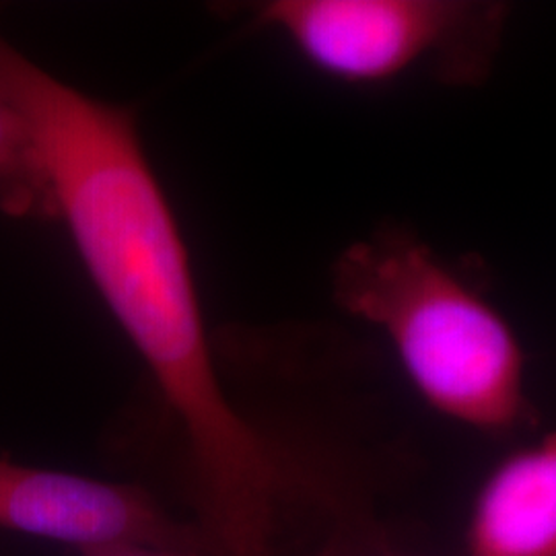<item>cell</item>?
Returning a JSON list of instances; mask_svg holds the SVG:
<instances>
[{
    "label": "cell",
    "instance_id": "cell-1",
    "mask_svg": "<svg viewBox=\"0 0 556 556\" xmlns=\"http://www.w3.org/2000/svg\"><path fill=\"white\" fill-rule=\"evenodd\" d=\"M332 291L346 314L390 338L439 413L489 431L532 420L514 330L413 231L392 225L351 243L334 264Z\"/></svg>",
    "mask_w": 556,
    "mask_h": 556
},
{
    "label": "cell",
    "instance_id": "cell-2",
    "mask_svg": "<svg viewBox=\"0 0 556 556\" xmlns=\"http://www.w3.org/2000/svg\"><path fill=\"white\" fill-rule=\"evenodd\" d=\"M324 75L386 83L427 71L472 87L493 71L507 7L480 0H270L252 7Z\"/></svg>",
    "mask_w": 556,
    "mask_h": 556
},
{
    "label": "cell",
    "instance_id": "cell-3",
    "mask_svg": "<svg viewBox=\"0 0 556 556\" xmlns=\"http://www.w3.org/2000/svg\"><path fill=\"white\" fill-rule=\"evenodd\" d=\"M0 528L79 551L142 542L202 551L197 528L172 521L144 491L0 457Z\"/></svg>",
    "mask_w": 556,
    "mask_h": 556
},
{
    "label": "cell",
    "instance_id": "cell-4",
    "mask_svg": "<svg viewBox=\"0 0 556 556\" xmlns=\"http://www.w3.org/2000/svg\"><path fill=\"white\" fill-rule=\"evenodd\" d=\"M472 556H556V433L507 457L484 482Z\"/></svg>",
    "mask_w": 556,
    "mask_h": 556
},
{
    "label": "cell",
    "instance_id": "cell-5",
    "mask_svg": "<svg viewBox=\"0 0 556 556\" xmlns=\"http://www.w3.org/2000/svg\"><path fill=\"white\" fill-rule=\"evenodd\" d=\"M0 211L13 219L60 220L59 200L27 122L0 93Z\"/></svg>",
    "mask_w": 556,
    "mask_h": 556
},
{
    "label": "cell",
    "instance_id": "cell-6",
    "mask_svg": "<svg viewBox=\"0 0 556 556\" xmlns=\"http://www.w3.org/2000/svg\"><path fill=\"white\" fill-rule=\"evenodd\" d=\"M83 556H197L192 551H179V548H165L153 546L142 542H116V544H103L96 548L80 551Z\"/></svg>",
    "mask_w": 556,
    "mask_h": 556
}]
</instances>
